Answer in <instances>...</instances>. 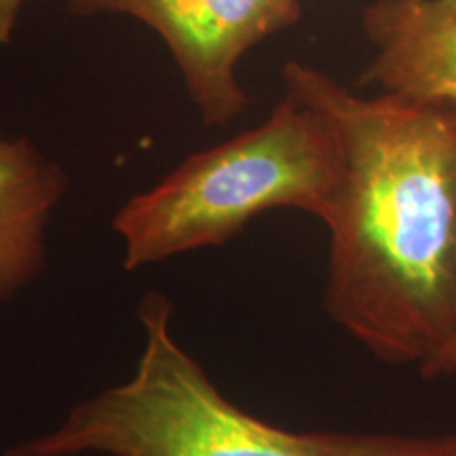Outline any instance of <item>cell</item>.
Here are the masks:
<instances>
[{
  "label": "cell",
  "mask_w": 456,
  "mask_h": 456,
  "mask_svg": "<svg viewBox=\"0 0 456 456\" xmlns=\"http://www.w3.org/2000/svg\"><path fill=\"white\" fill-rule=\"evenodd\" d=\"M380 94L456 112V0H376L362 15Z\"/></svg>",
  "instance_id": "5"
},
{
  "label": "cell",
  "mask_w": 456,
  "mask_h": 456,
  "mask_svg": "<svg viewBox=\"0 0 456 456\" xmlns=\"http://www.w3.org/2000/svg\"><path fill=\"white\" fill-rule=\"evenodd\" d=\"M77 17L127 15L167 45L186 94L208 127L248 110L241 57L302 20L300 0H66Z\"/></svg>",
  "instance_id": "4"
},
{
  "label": "cell",
  "mask_w": 456,
  "mask_h": 456,
  "mask_svg": "<svg viewBox=\"0 0 456 456\" xmlns=\"http://www.w3.org/2000/svg\"><path fill=\"white\" fill-rule=\"evenodd\" d=\"M26 0H0V47L11 43L15 24L20 20V11Z\"/></svg>",
  "instance_id": "7"
},
{
  "label": "cell",
  "mask_w": 456,
  "mask_h": 456,
  "mask_svg": "<svg viewBox=\"0 0 456 456\" xmlns=\"http://www.w3.org/2000/svg\"><path fill=\"white\" fill-rule=\"evenodd\" d=\"M66 191L60 163L28 138L0 131V305L41 277L49 224Z\"/></svg>",
  "instance_id": "6"
},
{
  "label": "cell",
  "mask_w": 456,
  "mask_h": 456,
  "mask_svg": "<svg viewBox=\"0 0 456 456\" xmlns=\"http://www.w3.org/2000/svg\"><path fill=\"white\" fill-rule=\"evenodd\" d=\"M342 180L345 152L332 123L285 95L265 123L186 157L114 214L123 266L138 271L218 248L273 209H298L326 224Z\"/></svg>",
  "instance_id": "3"
},
{
  "label": "cell",
  "mask_w": 456,
  "mask_h": 456,
  "mask_svg": "<svg viewBox=\"0 0 456 456\" xmlns=\"http://www.w3.org/2000/svg\"><path fill=\"white\" fill-rule=\"evenodd\" d=\"M281 81L332 123L345 152L326 222L328 315L380 362L456 374V112L362 95L302 61Z\"/></svg>",
  "instance_id": "1"
},
{
  "label": "cell",
  "mask_w": 456,
  "mask_h": 456,
  "mask_svg": "<svg viewBox=\"0 0 456 456\" xmlns=\"http://www.w3.org/2000/svg\"><path fill=\"white\" fill-rule=\"evenodd\" d=\"M171 317L167 296L148 292L134 374L3 456H456V433L294 431L262 420L220 391Z\"/></svg>",
  "instance_id": "2"
}]
</instances>
